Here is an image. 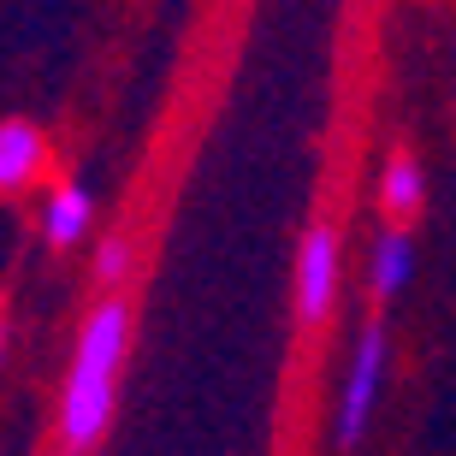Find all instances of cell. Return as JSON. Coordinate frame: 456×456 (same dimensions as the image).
I'll return each mask as SVG.
<instances>
[{"label":"cell","instance_id":"cell-8","mask_svg":"<svg viewBox=\"0 0 456 456\" xmlns=\"http://www.w3.org/2000/svg\"><path fill=\"white\" fill-rule=\"evenodd\" d=\"M131 267H136L131 237L113 232L102 249H95V290H125V285H131Z\"/></svg>","mask_w":456,"mask_h":456},{"label":"cell","instance_id":"cell-6","mask_svg":"<svg viewBox=\"0 0 456 456\" xmlns=\"http://www.w3.org/2000/svg\"><path fill=\"white\" fill-rule=\"evenodd\" d=\"M84 232H89V196L77 184H60L42 208V237L53 249H71V243H84Z\"/></svg>","mask_w":456,"mask_h":456},{"label":"cell","instance_id":"cell-7","mask_svg":"<svg viewBox=\"0 0 456 456\" xmlns=\"http://www.w3.org/2000/svg\"><path fill=\"white\" fill-rule=\"evenodd\" d=\"M409 273H415V249H409L403 225H397V232H386L379 243H373V261H368L373 297H397V290L409 285Z\"/></svg>","mask_w":456,"mask_h":456},{"label":"cell","instance_id":"cell-4","mask_svg":"<svg viewBox=\"0 0 456 456\" xmlns=\"http://www.w3.org/2000/svg\"><path fill=\"white\" fill-rule=\"evenodd\" d=\"M48 167V136L30 118H0V196L30 190Z\"/></svg>","mask_w":456,"mask_h":456},{"label":"cell","instance_id":"cell-2","mask_svg":"<svg viewBox=\"0 0 456 456\" xmlns=\"http://www.w3.org/2000/svg\"><path fill=\"white\" fill-rule=\"evenodd\" d=\"M379 379H386V326L368 321L362 326V344H355V362H350V386H344V403H338V444H362L373 421V403H379Z\"/></svg>","mask_w":456,"mask_h":456},{"label":"cell","instance_id":"cell-1","mask_svg":"<svg viewBox=\"0 0 456 456\" xmlns=\"http://www.w3.org/2000/svg\"><path fill=\"white\" fill-rule=\"evenodd\" d=\"M125 344H131V303H125V290H102V303L89 308L84 332H77L71 379H66V397H60V444L66 451L89 456L102 444L107 421H113Z\"/></svg>","mask_w":456,"mask_h":456},{"label":"cell","instance_id":"cell-5","mask_svg":"<svg viewBox=\"0 0 456 456\" xmlns=\"http://www.w3.org/2000/svg\"><path fill=\"white\" fill-rule=\"evenodd\" d=\"M421 196H427L421 167H415L409 154H391V167L379 172V214H386L391 225H409L421 214Z\"/></svg>","mask_w":456,"mask_h":456},{"label":"cell","instance_id":"cell-3","mask_svg":"<svg viewBox=\"0 0 456 456\" xmlns=\"http://www.w3.org/2000/svg\"><path fill=\"white\" fill-rule=\"evenodd\" d=\"M332 297H338V225H308L303 255H297V321L321 326L332 314Z\"/></svg>","mask_w":456,"mask_h":456},{"label":"cell","instance_id":"cell-9","mask_svg":"<svg viewBox=\"0 0 456 456\" xmlns=\"http://www.w3.org/2000/svg\"><path fill=\"white\" fill-rule=\"evenodd\" d=\"M60 456H77V451H66V444H60Z\"/></svg>","mask_w":456,"mask_h":456}]
</instances>
